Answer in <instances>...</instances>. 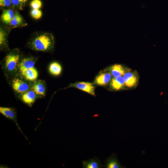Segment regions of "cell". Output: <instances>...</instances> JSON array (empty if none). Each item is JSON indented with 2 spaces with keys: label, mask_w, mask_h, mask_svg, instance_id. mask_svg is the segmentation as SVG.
I'll return each instance as SVG.
<instances>
[{
  "label": "cell",
  "mask_w": 168,
  "mask_h": 168,
  "mask_svg": "<svg viewBox=\"0 0 168 168\" xmlns=\"http://www.w3.org/2000/svg\"><path fill=\"white\" fill-rule=\"evenodd\" d=\"M31 15L34 19H38L41 17L42 12L39 9H32L31 11Z\"/></svg>",
  "instance_id": "obj_21"
},
{
  "label": "cell",
  "mask_w": 168,
  "mask_h": 168,
  "mask_svg": "<svg viewBox=\"0 0 168 168\" xmlns=\"http://www.w3.org/2000/svg\"><path fill=\"white\" fill-rule=\"evenodd\" d=\"M112 75L114 77L122 76L125 74L124 70L121 65L115 64L111 68Z\"/></svg>",
  "instance_id": "obj_18"
},
{
  "label": "cell",
  "mask_w": 168,
  "mask_h": 168,
  "mask_svg": "<svg viewBox=\"0 0 168 168\" xmlns=\"http://www.w3.org/2000/svg\"><path fill=\"white\" fill-rule=\"evenodd\" d=\"M49 70L52 75L57 76L59 75L62 70L61 65L58 62H54L51 63L49 67Z\"/></svg>",
  "instance_id": "obj_13"
},
{
  "label": "cell",
  "mask_w": 168,
  "mask_h": 168,
  "mask_svg": "<svg viewBox=\"0 0 168 168\" xmlns=\"http://www.w3.org/2000/svg\"><path fill=\"white\" fill-rule=\"evenodd\" d=\"M124 84V80L122 76L114 77L112 79L111 83L112 87L116 90L120 89Z\"/></svg>",
  "instance_id": "obj_17"
},
{
  "label": "cell",
  "mask_w": 168,
  "mask_h": 168,
  "mask_svg": "<svg viewBox=\"0 0 168 168\" xmlns=\"http://www.w3.org/2000/svg\"><path fill=\"white\" fill-rule=\"evenodd\" d=\"M18 73L21 77L30 82L36 80L38 76V72L35 67L22 71Z\"/></svg>",
  "instance_id": "obj_6"
},
{
  "label": "cell",
  "mask_w": 168,
  "mask_h": 168,
  "mask_svg": "<svg viewBox=\"0 0 168 168\" xmlns=\"http://www.w3.org/2000/svg\"><path fill=\"white\" fill-rule=\"evenodd\" d=\"M70 86L75 87L92 96L95 95V88L93 85L91 83L78 82L71 84Z\"/></svg>",
  "instance_id": "obj_5"
},
{
  "label": "cell",
  "mask_w": 168,
  "mask_h": 168,
  "mask_svg": "<svg viewBox=\"0 0 168 168\" xmlns=\"http://www.w3.org/2000/svg\"><path fill=\"white\" fill-rule=\"evenodd\" d=\"M82 164L84 168H100L103 166L100 161L96 157L83 161Z\"/></svg>",
  "instance_id": "obj_9"
},
{
  "label": "cell",
  "mask_w": 168,
  "mask_h": 168,
  "mask_svg": "<svg viewBox=\"0 0 168 168\" xmlns=\"http://www.w3.org/2000/svg\"><path fill=\"white\" fill-rule=\"evenodd\" d=\"M32 9H39L42 6V2L40 0H33L30 3Z\"/></svg>",
  "instance_id": "obj_22"
},
{
  "label": "cell",
  "mask_w": 168,
  "mask_h": 168,
  "mask_svg": "<svg viewBox=\"0 0 168 168\" xmlns=\"http://www.w3.org/2000/svg\"><path fill=\"white\" fill-rule=\"evenodd\" d=\"M32 82L30 85V89L35 92L37 97H42L44 96L46 90L44 82L41 80H36Z\"/></svg>",
  "instance_id": "obj_4"
},
{
  "label": "cell",
  "mask_w": 168,
  "mask_h": 168,
  "mask_svg": "<svg viewBox=\"0 0 168 168\" xmlns=\"http://www.w3.org/2000/svg\"><path fill=\"white\" fill-rule=\"evenodd\" d=\"M0 112L4 116L14 121L18 125L16 121V112L13 109L9 107H1Z\"/></svg>",
  "instance_id": "obj_10"
},
{
  "label": "cell",
  "mask_w": 168,
  "mask_h": 168,
  "mask_svg": "<svg viewBox=\"0 0 168 168\" xmlns=\"http://www.w3.org/2000/svg\"><path fill=\"white\" fill-rule=\"evenodd\" d=\"M124 78L125 84L128 87H131L133 86L135 84L137 80L136 77L131 72L125 73L124 75Z\"/></svg>",
  "instance_id": "obj_15"
},
{
  "label": "cell",
  "mask_w": 168,
  "mask_h": 168,
  "mask_svg": "<svg viewBox=\"0 0 168 168\" xmlns=\"http://www.w3.org/2000/svg\"><path fill=\"white\" fill-rule=\"evenodd\" d=\"M111 78V75L110 73H102L96 77L95 82L99 85H104L109 82Z\"/></svg>",
  "instance_id": "obj_11"
},
{
  "label": "cell",
  "mask_w": 168,
  "mask_h": 168,
  "mask_svg": "<svg viewBox=\"0 0 168 168\" xmlns=\"http://www.w3.org/2000/svg\"><path fill=\"white\" fill-rule=\"evenodd\" d=\"M28 0H12L13 6L21 10Z\"/></svg>",
  "instance_id": "obj_20"
},
{
  "label": "cell",
  "mask_w": 168,
  "mask_h": 168,
  "mask_svg": "<svg viewBox=\"0 0 168 168\" xmlns=\"http://www.w3.org/2000/svg\"><path fill=\"white\" fill-rule=\"evenodd\" d=\"M6 33L1 28L0 29V45L1 48L7 47V43Z\"/></svg>",
  "instance_id": "obj_19"
},
{
  "label": "cell",
  "mask_w": 168,
  "mask_h": 168,
  "mask_svg": "<svg viewBox=\"0 0 168 168\" xmlns=\"http://www.w3.org/2000/svg\"><path fill=\"white\" fill-rule=\"evenodd\" d=\"M35 61L31 57L24 58L21 60L18 69V72L22 71L35 67Z\"/></svg>",
  "instance_id": "obj_8"
},
{
  "label": "cell",
  "mask_w": 168,
  "mask_h": 168,
  "mask_svg": "<svg viewBox=\"0 0 168 168\" xmlns=\"http://www.w3.org/2000/svg\"><path fill=\"white\" fill-rule=\"evenodd\" d=\"M23 20L21 15L17 12H16L9 24L13 27L21 26L23 24Z\"/></svg>",
  "instance_id": "obj_16"
},
{
  "label": "cell",
  "mask_w": 168,
  "mask_h": 168,
  "mask_svg": "<svg viewBox=\"0 0 168 168\" xmlns=\"http://www.w3.org/2000/svg\"><path fill=\"white\" fill-rule=\"evenodd\" d=\"M11 85L14 91L20 95L30 89V84L16 77L12 78Z\"/></svg>",
  "instance_id": "obj_3"
},
{
  "label": "cell",
  "mask_w": 168,
  "mask_h": 168,
  "mask_svg": "<svg viewBox=\"0 0 168 168\" xmlns=\"http://www.w3.org/2000/svg\"><path fill=\"white\" fill-rule=\"evenodd\" d=\"M14 13L12 9H8L4 10L1 15L2 20L6 24H9L12 19Z\"/></svg>",
  "instance_id": "obj_14"
},
{
  "label": "cell",
  "mask_w": 168,
  "mask_h": 168,
  "mask_svg": "<svg viewBox=\"0 0 168 168\" xmlns=\"http://www.w3.org/2000/svg\"><path fill=\"white\" fill-rule=\"evenodd\" d=\"M54 44V38L53 35L46 33L36 37L32 41L30 47L35 50L46 52L52 50Z\"/></svg>",
  "instance_id": "obj_1"
},
{
  "label": "cell",
  "mask_w": 168,
  "mask_h": 168,
  "mask_svg": "<svg viewBox=\"0 0 168 168\" xmlns=\"http://www.w3.org/2000/svg\"><path fill=\"white\" fill-rule=\"evenodd\" d=\"M105 167L107 168H121L122 166L118 161L116 157L113 155L106 161Z\"/></svg>",
  "instance_id": "obj_12"
},
{
  "label": "cell",
  "mask_w": 168,
  "mask_h": 168,
  "mask_svg": "<svg viewBox=\"0 0 168 168\" xmlns=\"http://www.w3.org/2000/svg\"><path fill=\"white\" fill-rule=\"evenodd\" d=\"M20 96L21 100L29 106L32 105L37 97L35 92L30 89Z\"/></svg>",
  "instance_id": "obj_7"
},
{
  "label": "cell",
  "mask_w": 168,
  "mask_h": 168,
  "mask_svg": "<svg viewBox=\"0 0 168 168\" xmlns=\"http://www.w3.org/2000/svg\"><path fill=\"white\" fill-rule=\"evenodd\" d=\"M12 4V0H0V5L1 7H8Z\"/></svg>",
  "instance_id": "obj_23"
},
{
  "label": "cell",
  "mask_w": 168,
  "mask_h": 168,
  "mask_svg": "<svg viewBox=\"0 0 168 168\" xmlns=\"http://www.w3.org/2000/svg\"><path fill=\"white\" fill-rule=\"evenodd\" d=\"M21 60L19 53L16 51H12L6 55L3 67L7 76L13 77L17 74Z\"/></svg>",
  "instance_id": "obj_2"
}]
</instances>
